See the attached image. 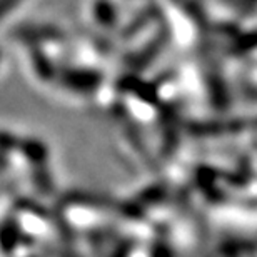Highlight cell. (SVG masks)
Segmentation results:
<instances>
[{
    "mask_svg": "<svg viewBox=\"0 0 257 257\" xmlns=\"http://www.w3.org/2000/svg\"><path fill=\"white\" fill-rule=\"evenodd\" d=\"M57 80L67 90L75 94H94L102 85V74L92 69H80V67H69L62 69L57 74Z\"/></svg>",
    "mask_w": 257,
    "mask_h": 257,
    "instance_id": "obj_1",
    "label": "cell"
},
{
    "mask_svg": "<svg viewBox=\"0 0 257 257\" xmlns=\"http://www.w3.org/2000/svg\"><path fill=\"white\" fill-rule=\"evenodd\" d=\"M14 39L24 44L39 47L44 42H60L64 39V32L54 25H22L14 30Z\"/></svg>",
    "mask_w": 257,
    "mask_h": 257,
    "instance_id": "obj_2",
    "label": "cell"
},
{
    "mask_svg": "<svg viewBox=\"0 0 257 257\" xmlns=\"http://www.w3.org/2000/svg\"><path fill=\"white\" fill-rule=\"evenodd\" d=\"M67 204L72 205H85V207H99V209H112L114 200L105 195L94 194V192H84V191H72L64 197Z\"/></svg>",
    "mask_w": 257,
    "mask_h": 257,
    "instance_id": "obj_3",
    "label": "cell"
},
{
    "mask_svg": "<svg viewBox=\"0 0 257 257\" xmlns=\"http://www.w3.org/2000/svg\"><path fill=\"white\" fill-rule=\"evenodd\" d=\"M19 151L22 152V156L27 159L30 164H34L35 167L44 166V164L47 162V157H49L47 146H45L44 142L37 141V139H22Z\"/></svg>",
    "mask_w": 257,
    "mask_h": 257,
    "instance_id": "obj_4",
    "label": "cell"
},
{
    "mask_svg": "<svg viewBox=\"0 0 257 257\" xmlns=\"http://www.w3.org/2000/svg\"><path fill=\"white\" fill-rule=\"evenodd\" d=\"M20 242V227L14 219H7L0 224V249L4 254H12Z\"/></svg>",
    "mask_w": 257,
    "mask_h": 257,
    "instance_id": "obj_5",
    "label": "cell"
},
{
    "mask_svg": "<svg viewBox=\"0 0 257 257\" xmlns=\"http://www.w3.org/2000/svg\"><path fill=\"white\" fill-rule=\"evenodd\" d=\"M30 60H32L35 74H37L42 80H52L57 77L59 72H55L52 60H50L39 47L32 49V52H30Z\"/></svg>",
    "mask_w": 257,
    "mask_h": 257,
    "instance_id": "obj_6",
    "label": "cell"
},
{
    "mask_svg": "<svg viewBox=\"0 0 257 257\" xmlns=\"http://www.w3.org/2000/svg\"><path fill=\"white\" fill-rule=\"evenodd\" d=\"M119 89L124 92H128V94L136 95L142 100H149V102L156 97L152 87L146 84V82L136 79V77H122L119 80Z\"/></svg>",
    "mask_w": 257,
    "mask_h": 257,
    "instance_id": "obj_7",
    "label": "cell"
},
{
    "mask_svg": "<svg viewBox=\"0 0 257 257\" xmlns=\"http://www.w3.org/2000/svg\"><path fill=\"white\" fill-rule=\"evenodd\" d=\"M94 15H95V20L102 25V27H105V29L115 27L117 12H115V7L112 4H109V2H99V4L95 5Z\"/></svg>",
    "mask_w": 257,
    "mask_h": 257,
    "instance_id": "obj_8",
    "label": "cell"
},
{
    "mask_svg": "<svg viewBox=\"0 0 257 257\" xmlns=\"http://www.w3.org/2000/svg\"><path fill=\"white\" fill-rule=\"evenodd\" d=\"M32 179H34L35 187H37V191L40 194H52V191H54L52 176H50V172L44 166L35 167V171L32 172Z\"/></svg>",
    "mask_w": 257,
    "mask_h": 257,
    "instance_id": "obj_9",
    "label": "cell"
},
{
    "mask_svg": "<svg viewBox=\"0 0 257 257\" xmlns=\"http://www.w3.org/2000/svg\"><path fill=\"white\" fill-rule=\"evenodd\" d=\"M20 142H22V139L15 137L14 134L0 131V152H12V151H19Z\"/></svg>",
    "mask_w": 257,
    "mask_h": 257,
    "instance_id": "obj_10",
    "label": "cell"
},
{
    "mask_svg": "<svg viewBox=\"0 0 257 257\" xmlns=\"http://www.w3.org/2000/svg\"><path fill=\"white\" fill-rule=\"evenodd\" d=\"M19 205H20V207H24L29 214L40 215V217H45V212H47V210H45L40 204H32V200H30V199H25L24 202H20Z\"/></svg>",
    "mask_w": 257,
    "mask_h": 257,
    "instance_id": "obj_11",
    "label": "cell"
},
{
    "mask_svg": "<svg viewBox=\"0 0 257 257\" xmlns=\"http://www.w3.org/2000/svg\"><path fill=\"white\" fill-rule=\"evenodd\" d=\"M20 0H0V19H4Z\"/></svg>",
    "mask_w": 257,
    "mask_h": 257,
    "instance_id": "obj_12",
    "label": "cell"
}]
</instances>
